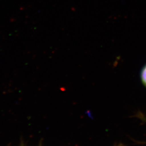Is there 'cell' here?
I'll return each mask as SVG.
<instances>
[{"mask_svg":"<svg viewBox=\"0 0 146 146\" xmlns=\"http://www.w3.org/2000/svg\"><path fill=\"white\" fill-rule=\"evenodd\" d=\"M140 77L141 83L146 88V64L143 67L141 70Z\"/></svg>","mask_w":146,"mask_h":146,"instance_id":"cell-1","label":"cell"},{"mask_svg":"<svg viewBox=\"0 0 146 146\" xmlns=\"http://www.w3.org/2000/svg\"><path fill=\"white\" fill-rule=\"evenodd\" d=\"M138 117L139 119H141V120L145 121L146 122V116H144V115L142 113H139L138 114Z\"/></svg>","mask_w":146,"mask_h":146,"instance_id":"cell-2","label":"cell"},{"mask_svg":"<svg viewBox=\"0 0 146 146\" xmlns=\"http://www.w3.org/2000/svg\"><path fill=\"white\" fill-rule=\"evenodd\" d=\"M122 146V145H119V146Z\"/></svg>","mask_w":146,"mask_h":146,"instance_id":"cell-3","label":"cell"}]
</instances>
